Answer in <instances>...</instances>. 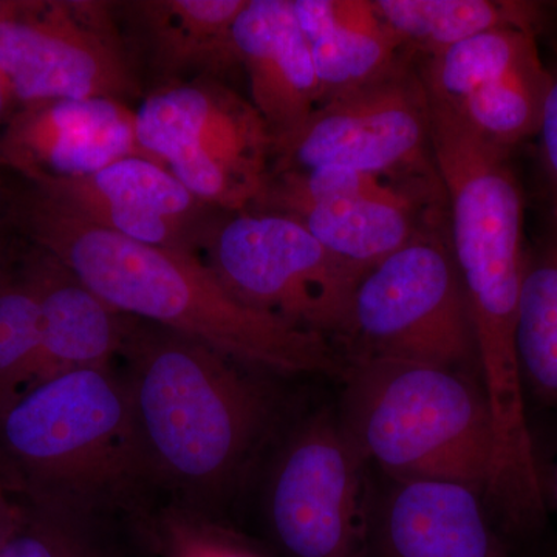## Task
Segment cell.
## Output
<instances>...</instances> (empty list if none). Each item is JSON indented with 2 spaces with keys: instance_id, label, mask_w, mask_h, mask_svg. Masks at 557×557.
I'll list each match as a JSON object with an SVG mask.
<instances>
[{
  "instance_id": "cell-1",
  "label": "cell",
  "mask_w": 557,
  "mask_h": 557,
  "mask_svg": "<svg viewBox=\"0 0 557 557\" xmlns=\"http://www.w3.org/2000/svg\"><path fill=\"white\" fill-rule=\"evenodd\" d=\"M2 189L17 236L61 260L120 313L174 330L270 375L343 372V355L332 341L242 302L199 256L90 225L22 180Z\"/></svg>"
},
{
  "instance_id": "cell-16",
  "label": "cell",
  "mask_w": 557,
  "mask_h": 557,
  "mask_svg": "<svg viewBox=\"0 0 557 557\" xmlns=\"http://www.w3.org/2000/svg\"><path fill=\"white\" fill-rule=\"evenodd\" d=\"M471 487L388 479L373 496L369 557H511Z\"/></svg>"
},
{
  "instance_id": "cell-17",
  "label": "cell",
  "mask_w": 557,
  "mask_h": 557,
  "mask_svg": "<svg viewBox=\"0 0 557 557\" xmlns=\"http://www.w3.org/2000/svg\"><path fill=\"white\" fill-rule=\"evenodd\" d=\"M24 242L21 269L40 311L38 362L27 387L76 370L110 368L123 350L131 317L112 309L49 251Z\"/></svg>"
},
{
  "instance_id": "cell-23",
  "label": "cell",
  "mask_w": 557,
  "mask_h": 557,
  "mask_svg": "<svg viewBox=\"0 0 557 557\" xmlns=\"http://www.w3.org/2000/svg\"><path fill=\"white\" fill-rule=\"evenodd\" d=\"M20 525L0 557H119L100 519L22 504Z\"/></svg>"
},
{
  "instance_id": "cell-8",
  "label": "cell",
  "mask_w": 557,
  "mask_h": 557,
  "mask_svg": "<svg viewBox=\"0 0 557 557\" xmlns=\"http://www.w3.org/2000/svg\"><path fill=\"white\" fill-rule=\"evenodd\" d=\"M344 168L440 183L420 61L406 50L379 78L322 102L271 148L270 175Z\"/></svg>"
},
{
  "instance_id": "cell-27",
  "label": "cell",
  "mask_w": 557,
  "mask_h": 557,
  "mask_svg": "<svg viewBox=\"0 0 557 557\" xmlns=\"http://www.w3.org/2000/svg\"><path fill=\"white\" fill-rule=\"evenodd\" d=\"M11 234H17L11 225L9 211H7L5 197H3L2 185H0V269L9 265L11 260L16 258L21 247H14L10 239Z\"/></svg>"
},
{
  "instance_id": "cell-18",
  "label": "cell",
  "mask_w": 557,
  "mask_h": 557,
  "mask_svg": "<svg viewBox=\"0 0 557 557\" xmlns=\"http://www.w3.org/2000/svg\"><path fill=\"white\" fill-rule=\"evenodd\" d=\"M233 40L249 101L273 141L295 131L321 104V89L293 0H248L234 22Z\"/></svg>"
},
{
  "instance_id": "cell-10",
  "label": "cell",
  "mask_w": 557,
  "mask_h": 557,
  "mask_svg": "<svg viewBox=\"0 0 557 557\" xmlns=\"http://www.w3.org/2000/svg\"><path fill=\"white\" fill-rule=\"evenodd\" d=\"M0 70L21 106L143 97L112 3L102 0H3Z\"/></svg>"
},
{
  "instance_id": "cell-26",
  "label": "cell",
  "mask_w": 557,
  "mask_h": 557,
  "mask_svg": "<svg viewBox=\"0 0 557 557\" xmlns=\"http://www.w3.org/2000/svg\"><path fill=\"white\" fill-rule=\"evenodd\" d=\"M22 509V502L14 500L13 493L0 480V555L20 525Z\"/></svg>"
},
{
  "instance_id": "cell-21",
  "label": "cell",
  "mask_w": 557,
  "mask_h": 557,
  "mask_svg": "<svg viewBox=\"0 0 557 557\" xmlns=\"http://www.w3.org/2000/svg\"><path fill=\"white\" fill-rule=\"evenodd\" d=\"M516 348L525 395L557 406V225L528 248L520 288Z\"/></svg>"
},
{
  "instance_id": "cell-9",
  "label": "cell",
  "mask_w": 557,
  "mask_h": 557,
  "mask_svg": "<svg viewBox=\"0 0 557 557\" xmlns=\"http://www.w3.org/2000/svg\"><path fill=\"white\" fill-rule=\"evenodd\" d=\"M369 467L338 413L322 410L289 434L265 493L267 523L285 557H369Z\"/></svg>"
},
{
  "instance_id": "cell-29",
  "label": "cell",
  "mask_w": 557,
  "mask_h": 557,
  "mask_svg": "<svg viewBox=\"0 0 557 557\" xmlns=\"http://www.w3.org/2000/svg\"><path fill=\"white\" fill-rule=\"evenodd\" d=\"M556 496H557V468H556Z\"/></svg>"
},
{
  "instance_id": "cell-14",
  "label": "cell",
  "mask_w": 557,
  "mask_h": 557,
  "mask_svg": "<svg viewBox=\"0 0 557 557\" xmlns=\"http://www.w3.org/2000/svg\"><path fill=\"white\" fill-rule=\"evenodd\" d=\"M127 157L152 160L135 110L106 98L30 102L0 129V170L24 182L86 177Z\"/></svg>"
},
{
  "instance_id": "cell-15",
  "label": "cell",
  "mask_w": 557,
  "mask_h": 557,
  "mask_svg": "<svg viewBox=\"0 0 557 557\" xmlns=\"http://www.w3.org/2000/svg\"><path fill=\"white\" fill-rule=\"evenodd\" d=\"M139 148L168 168L177 160L269 163L271 138L251 101L219 81H197L145 97L135 110Z\"/></svg>"
},
{
  "instance_id": "cell-25",
  "label": "cell",
  "mask_w": 557,
  "mask_h": 557,
  "mask_svg": "<svg viewBox=\"0 0 557 557\" xmlns=\"http://www.w3.org/2000/svg\"><path fill=\"white\" fill-rule=\"evenodd\" d=\"M552 73V89L537 132V150L549 201L548 222L557 225V70Z\"/></svg>"
},
{
  "instance_id": "cell-30",
  "label": "cell",
  "mask_w": 557,
  "mask_h": 557,
  "mask_svg": "<svg viewBox=\"0 0 557 557\" xmlns=\"http://www.w3.org/2000/svg\"><path fill=\"white\" fill-rule=\"evenodd\" d=\"M3 0H0V10H2Z\"/></svg>"
},
{
  "instance_id": "cell-12",
  "label": "cell",
  "mask_w": 557,
  "mask_h": 557,
  "mask_svg": "<svg viewBox=\"0 0 557 557\" xmlns=\"http://www.w3.org/2000/svg\"><path fill=\"white\" fill-rule=\"evenodd\" d=\"M25 183L90 225L193 255L223 212L193 196L166 166L143 157L121 159L86 177Z\"/></svg>"
},
{
  "instance_id": "cell-11",
  "label": "cell",
  "mask_w": 557,
  "mask_h": 557,
  "mask_svg": "<svg viewBox=\"0 0 557 557\" xmlns=\"http://www.w3.org/2000/svg\"><path fill=\"white\" fill-rule=\"evenodd\" d=\"M418 61L429 102L486 145L512 153L537 137L553 73L536 30L493 28Z\"/></svg>"
},
{
  "instance_id": "cell-7",
  "label": "cell",
  "mask_w": 557,
  "mask_h": 557,
  "mask_svg": "<svg viewBox=\"0 0 557 557\" xmlns=\"http://www.w3.org/2000/svg\"><path fill=\"white\" fill-rule=\"evenodd\" d=\"M201 251L242 302L338 347L366 273L336 258L298 220L269 211L220 212Z\"/></svg>"
},
{
  "instance_id": "cell-28",
  "label": "cell",
  "mask_w": 557,
  "mask_h": 557,
  "mask_svg": "<svg viewBox=\"0 0 557 557\" xmlns=\"http://www.w3.org/2000/svg\"><path fill=\"white\" fill-rule=\"evenodd\" d=\"M20 108L21 104L17 101L16 94H14L13 86H11L5 73L0 70V129Z\"/></svg>"
},
{
  "instance_id": "cell-2",
  "label": "cell",
  "mask_w": 557,
  "mask_h": 557,
  "mask_svg": "<svg viewBox=\"0 0 557 557\" xmlns=\"http://www.w3.org/2000/svg\"><path fill=\"white\" fill-rule=\"evenodd\" d=\"M120 357L146 480L211 515L273 428L276 401L263 372L135 318Z\"/></svg>"
},
{
  "instance_id": "cell-5",
  "label": "cell",
  "mask_w": 557,
  "mask_h": 557,
  "mask_svg": "<svg viewBox=\"0 0 557 557\" xmlns=\"http://www.w3.org/2000/svg\"><path fill=\"white\" fill-rule=\"evenodd\" d=\"M338 347L343 358L424 362L480 383L474 322L446 208L359 278Z\"/></svg>"
},
{
  "instance_id": "cell-20",
  "label": "cell",
  "mask_w": 557,
  "mask_h": 557,
  "mask_svg": "<svg viewBox=\"0 0 557 557\" xmlns=\"http://www.w3.org/2000/svg\"><path fill=\"white\" fill-rule=\"evenodd\" d=\"M373 7L403 49L418 60L438 57L493 28L537 32L542 22L537 3L509 0H375Z\"/></svg>"
},
{
  "instance_id": "cell-6",
  "label": "cell",
  "mask_w": 557,
  "mask_h": 557,
  "mask_svg": "<svg viewBox=\"0 0 557 557\" xmlns=\"http://www.w3.org/2000/svg\"><path fill=\"white\" fill-rule=\"evenodd\" d=\"M429 115L450 248L472 322L479 332H511L528 258L525 200L511 153L486 145L431 102Z\"/></svg>"
},
{
  "instance_id": "cell-24",
  "label": "cell",
  "mask_w": 557,
  "mask_h": 557,
  "mask_svg": "<svg viewBox=\"0 0 557 557\" xmlns=\"http://www.w3.org/2000/svg\"><path fill=\"white\" fill-rule=\"evenodd\" d=\"M149 541L160 557H270L211 515L180 504L161 509Z\"/></svg>"
},
{
  "instance_id": "cell-3",
  "label": "cell",
  "mask_w": 557,
  "mask_h": 557,
  "mask_svg": "<svg viewBox=\"0 0 557 557\" xmlns=\"http://www.w3.org/2000/svg\"><path fill=\"white\" fill-rule=\"evenodd\" d=\"M0 478L22 504L100 519L146 482L123 375L76 370L0 408Z\"/></svg>"
},
{
  "instance_id": "cell-13",
  "label": "cell",
  "mask_w": 557,
  "mask_h": 557,
  "mask_svg": "<svg viewBox=\"0 0 557 557\" xmlns=\"http://www.w3.org/2000/svg\"><path fill=\"white\" fill-rule=\"evenodd\" d=\"M248 0L112 3L143 98L197 81L228 84L242 70L233 25Z\"/></svg>"
},
{
  "instance_id": "cell-19",
  "label": "cell",
  "mask_w": 557,
  "mask_h": 557,
  "mask_svg": "<svg viewBox=\"0 0 557 557\" xmlns=\"http://www.w3.org/2000/svg\"><path fill=\"white\" fill-rule=\"evenodd\" d=\"M293 9L309 42L321 104L379 78L406 51L373 2L293 0Z\"/></svg>"
},
{
  "instance_id": "cell-4",
  "label": "cell",
  "mask_w": 557,
  "mask_h": 557,
  "mask_svg": "<svg viewBox=\"0 0 557 557\" xmlns=\"http://www.w3.org/2000/svg\"><path fill=\"white\" fill-rule=\"evenodd\" d=\"M341 376L338 418L370 467L388 479L443 480L491 496L497 440L478 380L383 358H344Z\"/></svg>"
},
{
  "instance_id": "cell-22",
  "label": "cell",
  "mask_w": 557,
  "mask_h": 557,
  "mask_svg": "<svg viewBox=\"0 0 557 557\" xmlns=\"http://www.w3.org/2000/svg\"><path fill=\"white\" fill-rule=\"evenodd\" d=\"M20 252L0 269V408L30 384L40 347L39 302Z\"/></svg>"
}]
</instances>
